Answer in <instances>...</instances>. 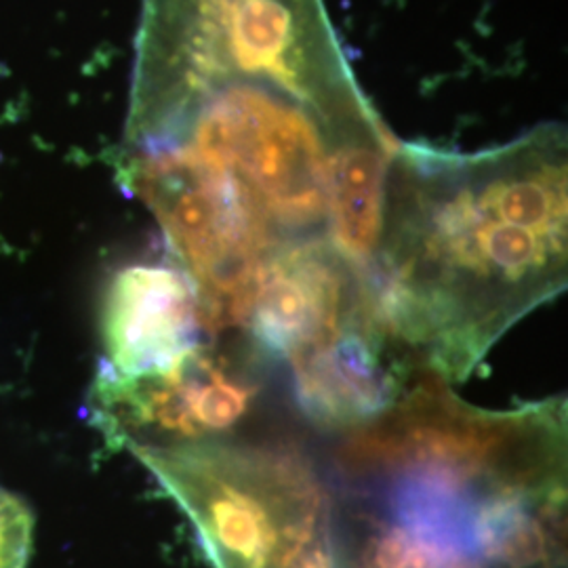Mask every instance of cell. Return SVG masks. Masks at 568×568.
<instances>
[{"label": "cell", "instance_id": "obj_1", "mask_svg": "<svg viewBox=\"0 0 568 568\" xmlns=\"http://www.w3.org/2000/svg\"><path fill=\"white\" fill-rule=\"evenodd\" d=\"M567 178L558 122L476 152L398 142L365 304L403 365L464 382L567 288Z\"/></svg>", "mask_w": 568, "mask_h": 568}, {"label": "cell", "instance_id": "obj_2", "mask_svg": "<svg viewBox=\"0 0 568 568\" xmlns=\"http://www.w3.org/2000/svg\"><path fill=\"white\" fill-rule=\"evenodd\" d=\"M126 116L230 81H270L333 110L371 102L323 0H142Z\"/></svg>", "mask_w": 568, "mask_h": 568}, {"label": "cell", "instance_id": "obj_3", "mask_svg": "<svg viewBox=\"0 0 568 568\" xmlns=\"http://www.w3.org/2000/svg\"><path fill=\"white\" fill-rule=\"evenodd\" d=\"M354 483L419 474L478 495L567 493V406L560 398L509 410L459 400L427 375L339 450Z\"/></svg>", "mask_w": 568, "mask_h": 568}, {"label": "cell", "instance_id": "obj_4", "mask_svg": "<svg viewBox=\"0 0 568 568\" xmlns=\"http://www.w3.org/2000/svg\"><path fill=\"white\" fill-rule=\"evenodd\" d=\"M131 453L192 520L213 568H276L335 518L323 480L293 450L206 440Z\"/></svg>", "mask_w": 568, "mask_h": 568}, {"label": "cell", "instance_id": "obj_5", "mask_svg": "<svg viewBox=\"0 0 568 568\" xmlns=\"http://www.w3.org/2000/svg\"><path fill=\"white\" fill-rule=\"evenodd\" d=\"M253 394L241 368L201 344L159 373L114 377L100 371L89 408L105 440L119 447H180L220 440L243 419Z\"/></svg>", "mask_w": 568, "mask_h": 568}, {"label": "cell", "instance_id": "obj_6", "mask_svg": "<svg viewBox=\"0 0 568 568\" xmlns=\"http://www.w3.org/2000/svg\"><path fill=\"white\" fill-rule=\"evenodd\" d=\"M365 302V276L333 246H300L265 265L244 326L288 365L368 316Z\"/></svg>", "mask_w": 568, "mask_h": 568}, {"label": "cell", "instance_id": "obj_7", "mask_svg": "<svg viewBox=\"0 0 568 568\" xmlns=\"http://www.w3.org/2000/svg\"><path fill=\"white\" fill-rule=\"evenodd\" d=\"M209 333L190 276L171 255L122 265L102 305V371L140 377L175 365Z\"/></svg>", "mask_w": 568, "mask_h": 568}, {"label": "cell", "instance_id": "obj_8", "mask_svg": "<svg viewBox=\"0 0 568 568\" xmlns=\"http://www.w3.org/2000/svg\"><path fill=\"white\" fill-rule=\"evenodd\" d=\"M403 363L365 316L288 363L305 415L326 427H361L403 396Z\"/></svg>", "mask_w": 568, "mask_h": 568}, {"label": "cell", "instance_id": "obj_9", "mask_svg": "<svg viewBox=\"0 0 568 568\" xmlns=\"http://www.w3.org/2000/svg\"><path fill=\"white\" fill-rule=\"evenodd\" d=\"M565 499L567 493L480 495L471 516L478 562L497 568H560L565 562Z\"/></svg>", "mask_w": 568, "mask_h": 568}, {"label": "cell", "instance_id": "obj_10", "mask_svg": "<svg viewBox=\"0 0 568 568\" xmlns=\"http://www.w3.org/2000/svg\"><path fill=\"white\" fill-rule=\"evenodd\" d=\"M34 520L20 497L0 488V568H26Z\"/></svg>", "mask_w": 568, "mask_h": 568}, {"label": "cell", "instance_id": "obj_11", "mask_svg": "<svg viewBox=\"0 0 568 568\" xmlns=\"http://www.w3.org/2000/svg\"><path fill=\"white\" fill-rule=\"evenodd\" d=\"M276 568H354L337 518L291 549Z\"/></svg>", "mask_w": 568, "mask_h": 568}, {"label": "cell", "instance_id": "obj_12", "mask_svg": "<svg viewBox=\"0 0 568 568\" xmlns=\"http://www.w3.org/2000/svg\"><path fill=\"white\" fill-rule=\"evenodd\" d=\"M469 568H485V567H469Z\"/></svg>", "mask_w": 568, "mask_h": 568}]
</instances>
